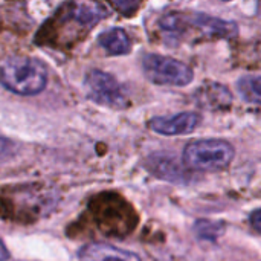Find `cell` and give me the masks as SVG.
Here are the masks:
<instances>
[{
    "mask_svg": "<svg viewBox=\"0 0 261 261\" xmlns=\"http://www.w3.org/2000/svg\"><path fill=\"white\" fill-rule=\"evenodd\" d=\"M47 83L44 64L24 55H11L0 60V84L21 96L38 95Z\"/></svg>",
    "mask_w": 261,
    "mask_h": 261,
    "instance_id": "obj_1",
    "label": "cell"
},
{
    "mask_svg": "<svg viewBox=\"0 0 261 261\" xmlns=\"http://www.w3.org/2000/svg\"><path fill=\"white\" fill-rule=\"evenodd\" d=\"M236 156L232 144L223 139H199L184 150V165L193 171H222L231 165Z\"/></svg>",
    "mask_w": 261,
    "mask_h": 261,
    "instance_id": "obj_2",
    "label": "cell"
},
{
    "mask_svg": "<svg viewBox=\"0 0 261 261\" xmlns=\"http://www.w3.org/2000/svg\"><path fill=\"white\" fill-rule=\"evenodd\" d=\"M142 69L145 76L158 86L184 87L193 83V69L171 57L148 54L142 58Z\"/></svg>",
    "mask_w": 261,
    "mask_h": 261,
    "instance_id": "obj_3",
    "label": "cell"
},
{
    "mask_svg": "<svg viewBox=\"0 0 261 261\" xmlns=\"http://www.w3.org/2000/svg\"><path fill=\"white\" fill-rule=\"evenodd\" d=\"M86 89L95 102L112 109L122 110L128 106V99L118 80L102 70L93 69L86 75Z\"/></svg>",
    "mask_w": 261,
    "mask_h": 261,
    "instance_id": "obj_4",
    "label": "cell"
},
{
    "mask_svg": "<svg viewBox=\"0 0 261 261\" xmlns=\"http://www.w3.org/2000/svg\"><path fill=\"white\" fill-rule=\"evenodd\" d=\"M200 124V115L196 112H180L173 116H156L150 119V128L164 136H184L193 133Z\"/></svg>",
    "mask_w": 261,
    "mask_h": 261,
    "instance_id": "obj_5",
    "label": "cell"
},
{
    "mask_svg": "<svg viewBox=\"0 0 261 261\" xmlns=\"http://www.w3.org/2000/svg\"><path fill=\"white\" fill-rule=\"evenodd\" d=\"M185 18H187V28L197 29L205 37L232 38L239 34V28L234 21H226V20L203 14V12L185 14Z\"/></svg>",
    "mask_w": 261,
    "mask_h": 261,
    "instance_id": "obj_6",
    "label": "cell"
},
{
    "mask_svg": "<svg viewBox=\"0 0 261 261\" xmlns=\"http://www.w3.org/2000/svg\"><path fill=\"white\" fill-rule=\"evenodd\" d=\"M80 261H142L132 251H124L107 243H90L80 251Z\"/></svg>",
    "mask_w": 261,
    "mask_h": 261,
    "instance_id": "obj_7",
    "label": "cell"
},
{
    "mask_svg": "<svg viewBox=\"0 0 261 261\" xmlns=\"http://www.w3.org/2000/svg\"><path fill=\"white\" fill-rule=\"evenodd\" d=\"M67 17L76 21L80 26L92 28L101 18L106 17V9L96 0H73L64 6Z\"/></svg>",
    "mask_w": 261,
    "mask_h": 261,
    "instance_id": "obj_8",
    "label": "cell"
},
{
    "mask_svg": "<svg viewBox=\"0 0 261 261\" xmlns=\"http://www.w3.org/2000/svg\"><path fill=\"white\" fill-rule=\"evenodd\" d=\"M148 170L156 174L159 179H165L170 182H182L187 180V174L184 168L173 159L164 154H154L148 158Z\"/></svg>",
    "mask_w": 261,
    "mask_h": 261,
    "instance_id": "obj_9",
    "label": "cell"
},
{
    "mask_svg": "<svg viewBox=\"0 0 261 261\" xmlns=\"http://www.w3.org/2000/svg\"><path fill=\"white\" fill-rule=\"evenodd\" d=\"M98 41L110 55H125L132 49L130 37L121 28H112L104 31L102 34H99Z\"/></svg>",
    "mask_w": 261,
    "mask_h": 261,
    "instance_id": "obj_10",
    "label": "cell"
},
{
    "mask_svg": "<svg viewBox=\"0 0 261 261\" xmlns=\"http://www.w3.org/2000/svg\"><path fill=\"white\" fill-rule=\"evenodd\" d=\"M232 95L228 90V87L213 83L206 84L202 90H199V104L214 109H223L231 106Z\"/></svg>",
    "mask_w": 261,
    "mask_h": 261,
    "instance_id": "obj_11",
    "label": "cell"
},
{
    "mask_svg": "<svg viewBox=\"0 0 261 261\" xmlns=\"http://www.w3.org/2000/svg\"><path fill=\"white\" fill-rule=\"evenodd\" d=\"M237 89L246 102L261 106V76L248 75L240 78L237 83Z\"/></svg>",
    "mask_w": 261,
    "mask_h": 261,
    "instance_id": "obj_12",
    "label": "cell"
},
{
    "mask_svg": "<svg viewBox=\"0 0 261 261\" xmlns=\"http://www.w3.org/2000/svg\"><path fill=\"white\" fill-rule=\"evenodd\" d=\"M194 232L202 240H217L225 232V225L222 222L214 220H197L194 223Z\"/></svg>",
    "mask_w": 261,
    "mask_h": 261,
    "instance_id": "obj_13",
    "label": "cell"
},
{
    "mask_svg": "<svg viewBox=\"0 0 261 261\" xmlns=\"http://www.w3.org/2000/svg\"><path fill=\"white\" fill-rule=\"evenodd\" d=\"M122 15H133L142 5V0H109Z\"/></svg>",
    "mask_w": 261,
    "mask_h": 261,
    "instance_id": "obj_14",
    "label": "cell"
},
{
    "mask_svg": "<svg viewBox=\"0 0 261 261\" xmlns=\"http://www.w3.org/2000/svg\"><path fill=\"white\" fill-rule=\"evenodd\" d=\"M15 153H17V145L11 139L0 136V164L9 161Z\"/></svg>",
    "mask_w": 261,
    "mask_h": 261,
    "instance_id": "obj_15",
    "label": "cell"
},
{
    "mask_svg": "<svg viewBox=\"0 0 261 261\" xmlns=\"http://www.w3.org/2000/svg\"><path fill=\"white\" fill-rule=\"evenodd\" d=\"M249 223L251 226L261 234V208L255 210L251 216H249Z\"/></svg>",
    "mask_w": 261,
    "mask_h": 261,
    "instance_id": "obj_16",
    "label": "cell"
},
{
    "mask_svg": "<svg viewBox=\"0 0 261 261\" xmlns=\"http://www.w3.org/2000/svg\"><path fill=\"white\" fill-rule=\"evenodd\" d=\"M8 258H9V252H8V249H6L5 243L0 240V261H6Z\"/></svg>",
    "mask_w": 261,
    "mask_h": 261,
    "instance_id": "obj_17",
    "label": "cell"
},
{
    "mask_svg": "<svg viewBox=\"0 0 261 261\" xmlns=\"http://www.w3.org/2000/svg\"><path fill=\"white\" fill-rule=\"evenodd\" d=\"M223 2H229V0H223Z\"/></svg>",
    "mask_w": 261,
    "mask_h": 261,
    "instance_id": "obj_18",
    "label": "cell"
}]
</instances>
